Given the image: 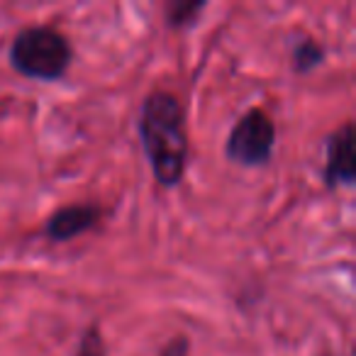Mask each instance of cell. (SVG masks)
I'll list each match as a JSON object with an SVG mask.
<instances>
[{
	"instance_id": "cell-1",
	"label": "cell",
	"mask_w": 356,
	"mask_h": 356,
	"mask_svg": "<svg viewBox=\"0 0 356 356\" xmlns=\"http://www.w3.org/2000/svg\"><path fill=\"white\" fill-rule=\"evenodd\" d=\"M139 142L159 184L173 188L184 181L188 161V132L184 105L176 95L156 90L142 103Z\"/></svg>"
},
{
	"instance_id": "cell-2",
	"label": "cell",
	"mask_w": 356,
	"mask_h": 356,
	"mask_svg": "<svg viewBox=\"0 0 356 356\" xmlns=\"http://www.w3.org/2000/svg\"><path fill=\"white\" fill-rule=\"evenodd\" d=\"M71 44L51 27H27L10 47V64L32 81H59L71 66Z\"/></svg>"
},
{
	"instance_id": "cell-3",
	"label": "cell",
	"mask_w": 356,
	"mask_h": 356,
	"mask_svg": "<svg viewBox=\"0 0 356 356\" xmlns=\"http://www.w3.org/2000/svg\"><path fill=\"white\" fill-rule=\"evenodd\" d=\"M273 147H276V124L264 110L254 108L237 120L227 137L225 152H227L229 161L254 168L268 163Z\"/></svg>"
},
{
	"instance_id": "cell-4",
	"label": "cell",
	"mask_w": 356,
	"mask_h": 356,
	"mask_svg": "<svg viewBox=\"0 0 356 356\" xmlns=\"http://www.w3.org/2000/svg\"><path fill=\"white\" fill-rule=\"evenodd\" d=\"M354 127H351V122H346L327 142L325 181L330 188H339V186L354 184Z\"/></svg>"
},
{
	"instance_id": "cell-5",
	"label": "cell",
	"mask_w": 356,
	"mask_h": 356,
	"mask_svg": "<svg viewBox=\"0 0 356 356\" xmlns=\"http://www.w3.org/2000/svg\"><path fill=\"white\" fill-rule=\"evenodd\" d=\"M100 208L93 203H81V205H66V208L56 210L47 222L44 232L54 242H71V239L81 237V234L90 232L95 225L100 222Z\"/></svg>"
},
{
	"instance_id": "cell-6",
	"label": "cell",
	"mask_w": 356,
	"mask_h": 356,
	"mask_svg": "<svg viewBox=\"0 0 356 356\" xmlns=\"http://www.w3.org/2000/svg\"><path fill=\"white\" fill-rule=\"evenodd\" d=\"M322 59H325V49L315 40H300L293 47V69L298 74H310L322 64Z\"/></svg>"
},
{
	"instance_id": "cell-7",
	"label": "cell",
	"mask_w": 356,
	"mask_h": 356,
	"mask_svg": "<svg viewBox=\"0 0 356 356\" xmlns=\"http://www.w3.org/2000/svg\"><path fill=\"white\" fill-rule=\"evenodd\" d=\"M203 3H173L168 8V22L171 27H186L203 13Z\"/></svg>"
},
{
	"instance_id": "cell-8",
	"label": "cell",
	"mask_w": 356,
	"mask_h": 356,
	"mask_svg": "<svg viewBox=\"0 0 356 356\" xmlns=\"http://www.w3.org/2000/svg\"><path fill=\"white\" fill-rule=\"evenodd\" d=\"M74 356H105L103 337H100V332L95 330V327H90V330L81 337V344Z\"/></svg>"
},
{
	"instance_id": "cell-9",
	"label": "cell",
	"mask_w": 356,
	"mask_h": 356,
	"mask_svg": "<svg viewBox=\"0 0 356 356\" xmlns=\"http://www.w3.org/2000/svg\"><path fill=\"white\" fill-rule=\"evenodd\" d=\"M188 339L186 337H173L166 346L161 349V356H188Z\"/></svg>"
}]
</instances>
